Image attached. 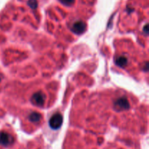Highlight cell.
Here are the masks:
<instances>
[{
  "label": "cell",
  "mask_w": 149,
  "mask_h": 149,
  "mask_svg": "<svg viewBox=\"0 0 149 149\" xmlns=\"http://www.w3.org/2000/svg\"><path fill=\"white\" fill-rule=\"evenodd\" d=\"M31 102L33 105L36 106H42L45 103V94H43L41 92L36 93L33 95L31 97Z\"/></svg>",
  "instance_id": "5"
},
{
  "label": "cell",
  "mask_w": 149,
  "mask_h": 149,
  "mask_svg": "<svg viewBox=\"0 0 149 149\" xmlns=\"http://www.w3.org/2000/svg\"><path fill=\"white\" fill-rule=\"evenodd\" d=\"M130 108V102L125 97H121L114 102V109L118 111H124Z\"/></svg>",
  "instance_id": "2"
},
{
  "label": "cell",
  "mask_w": 149,
  "mask_h": 149,
  "mask_svg": "<svg viewBox=\"0 0 149 149\" xmlns=\"http://www.w3.org/2000/svg\"><path fill=\"white\" fill-rule=\"evenodd\" d=\"M127 63H128L127 58L125 56L119 57V58H116V65L119 67H122V68L126 66V65H127Z\"/></svg>",
  "instance_id": "6"
},
{
  "label": "cell",
  "mask_w": 149,
  "mask_h": 149,
  "mask_svg": "<svg viewBox=\"0 0 149 149\" xmlns=\"http://www.w3.org/2000/svg\"><path fill=\"white\" fill-rule=\"evenodd\" d=\"M86 24L82 20H77L73 23L71 26V31L77 34H81L85 31Z\"/></svg>",
  "instance_id": "4"
},
{
  "label": "cell",
  "mask_w": 149,
  "mask_h": 149,
  "mask_svg": "<svg viewBox=\"0 0 149 149\" xmlns=\"http://www.w3.org/2000/svg\"><path fill=\"white\" fill-rule=\"evenodd\" d=\"M14 142V138L9 133L5 132H0V144L4 146H9Z\"/></svg>",
  "instance_id": "3"
},
{
  "label": "cell",
  "mask_w": 149,
  "mask_h": 149,
  "mask_svg": "<svg viewBox=\"0 0 149 149\" xmlns=\"http://www.w3.org/2000/svg\"><path fill=\"white\" fill-rule=\"evenodd\" d=\"M63 123V116L60 113H56L51 116L49 121V125L52 129L58 130Z\"/></svg>",
  "instance_id": "1"
},
{
  "label": "cell",
  "mask_w": 149,
  "mask_h": 149,
  "mask_svg": "<svg viewBox=\"0 0 149 149\" xmlns=\"http://www.w3.org/2000/svg\"><path fill=\"white\" fill-rule=\"evenodd\" d=\"M63 4H66V5H70V4H72L74 3V0H60Z\"/></svg>",
  "instance_id": "8"
},
{
  "label": "cell",
  "mask_w": 149,
  "mask_h": 149,
  "mask_svg": "<svg viewBox=\"0 0 149 149\" xmlns=\"http://www.w3.org/2000/svg\"><path fill=\"white\" fill-rule=\"evenodd\" d=\"M41 115L37 112H33L29 115V119L33 122H39L41 120Z\"/></svg>",
  "instance_id": "7"
}]
</instances>
